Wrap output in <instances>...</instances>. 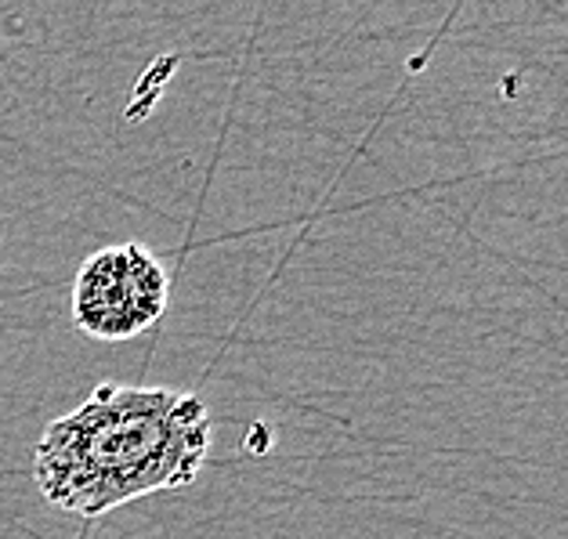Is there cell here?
<instances>
[{
    "instance_id": "cell-1",
    "label": "cell",
    "mask_w": 568,
    "mask_h": 539,
    "mask_svg": "<svg viewBox=\"0 0 568 539\" xmlns=\"http://www.w3.org/2000/svg\"><path fill=\"white\" fill-rule=\"evenodd\" d=\"M206 456L211 413L196 395L102 384L44 427L33 478L51 507L102 518L149 492L192 486Z\"/></svg>"
},
{
    "instance_id": "cell-2",
    "label": "cell",
    "mask_w": 568,
    "mask_h": 539,
    "mask_svg": "<svg viewBox=\"0 0 568 539\" xmlns=\"http://www.w3.org/2000/svg\"><path fill=\"white\" fill-rule=\"evenodd\" d=\"M168 297L171 279L149 246H105L77 272L73 323L94 340H128L156 326Z\"/></svg>"
}]
</instances>
